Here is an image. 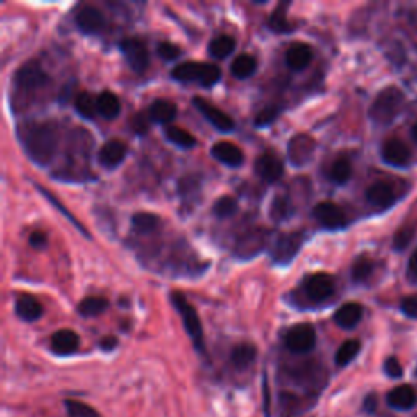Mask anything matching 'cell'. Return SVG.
<instances>
[{
  "mask_svg": "<svg viewBox=\"0 0 417 417\" xmlns=\"http://www.w3.org/2000/svg\"><path fill=\"white\" fill-rule=\"evenodd\" d=\"M26 153L37 165H48L58 150L59 134L53 123H26L18 128Z\"/></svg>",
  "mask_w": 417,
  "mask_h": 417,
  "instance_id": "6da1fadb",
  "label": "cell"
},
{
  "mask_svg": "<svg viewBox=\"0 0 417 417\" xmlns=\"http://www.w3.org/2000/svg\"><path fill=\"white\" fill-rule=\"evenodd\" d=\"M405 106V95L400 88L388 87L378 93L372 106H370L368 116L377 126L391 124Z\"/></svg>",
  "mask_w": 417,
  "mask_h": 417,
  "instance_id": "7a4b0ae2",
  "label": "cell"
},
{
  "mask_svg": "<svg viewBox=\"0 0 417 417\" xmlns=\"http://www.w3.org/2000/svg\"><path fill=\"white\" fill-rule=\"evenodd\" d=\"M171 77L178 82H198L203 87H210L220 80L222 72L215 64L182 62L171 70Z\"/></svg>",
  "mask_w": 417,
  "mask_h": 417,
  "instance_id": "3957f363",
  "label": "cell"
},
{
  "mask_svg": "<svg viewBox=\"0 0 417 417\" xmlns=\"http://www.w3.org/2000/svg\"><path fill=\"white\" fill-rule=\"evenodd\" d=\"M171 303L173 307L176 308L178 313H180L182 325L186 327V332L191 336L193 343L196 348H198L201 352L204 350V331H203V325H201L199 315L196 312V308L187 302L186 297L180 292H173L171 293Z\"/></svg>",
  "mask_w": 417,
  "mask_h": 417,
  "instance_id": "277c9868",
  "label": "cell"
},
{
  "mask_svg": "<svg viewBox=\"0 0 417 417\" xmlns=\"http://www.w3.org/2000/svg\"><path fill=\"white\" fill-rule=\"evenodd\" d=\"M316 344L315 327L308 323H300L290 327L285 334V346L293 354H307L313 350Z\"/></svg>",
  "mask_w": 417,
  "mask_h": 417,
  "instance_id": "5b68a950",
  "label": "cell"
},
{
  "mask_svg": "<svg viewBox=\"0 0 417 417\" xmlns=\"http://www.w3.org/2000/svg\"><path fill=\"white\" fill-rule=\"evenodd\" d=\"M121 51H123L129 67L133 69L134 72L142 74L144 70L148 67V49L142 40H139V37H126L123 43H121Z\"/></svg>",
  "mask_w": 417,
  "mask_h": 417,
  "instance_id": "8992f818",
  "label": "cell"
},
{
  "mask_svg": "<svg viewBox=\"0 0 417 417\" xmlns=\"http://www.w3.org/2000/svg\"><path fill=\"white\" fill-rule=\"evenodd\" d=\"M15 82L20 88L35 90V88L44 87L46 83H49V75L46 74V70L36 60H28L17 70Z\"/></svg>",
  "mask_w": 417,
  "mask_h": 417,
  "instance_id": "52a82bcc",
  "label": "cell"
},
{
  "mask_svg": "<svg viewBox=\"0 0 417 417\" xmlns=\"http://www.w3.org/2000/svg\"><path fill=\"white\" fill-rule=\"evenodd\" d=\"M313 217H315L323 227L327 228V230H339V228L346 227V223H348L344 210L337 204L330 203V201L316 204L315 207H313Z\"/></svg>",
  "mask_w": 417,
  "mask_h": 417,
  "instance_id": "ba28073f",
  "label": "cell"
},
{
  "mask_svg": "<svg viewBox=\"0 0 417 417\" xmlns=\"http://www.w3.org/2000/svg\"><path fill=\"white\" fill-rule=\"evenodd\" d=\"M193 105L215 129L220 130V133H230V130H233V128H235V123H233L227 112L219 110L217 106H214L212 103L204 100V98H199V96L194 98Z\"/></svg>",
  "mask_w": 417,
  "mask_h": 417,
  "instance_id": "9c48e42d",
  "label": "cell"
},
{
  "mask_svg": "<svg viewBox=\"0 0 417 417\" xmlns=\"http://www.w3.org/2000/svg\"><path fill=\"white\" fill-rule=\"evenodd\" d=\"M302 245V233H285V235H280L274 245L273 259L278 262V264H289V262L298 255Z\"/></svg>",
  "mask_w": 417,
  "mask_h": 417,
  "instance_id": "30bf717a",
  "label": "cell"
},
{
  "mask_svg": "<svg viewBox=\"0 0 417 417\" xmlns=\"http://www.w3.org/2000/svg\"><path fill=\"white\" fill-rule=\"evenodd\" d=\"M315 140L307 134H298L289 142L287 148V157L292 165L295 167H303L310 162L315 152Z\"/></svg>",
  "mask_w": 417,
  "mask_h": 417,
  "instance_id": "8fae6325",
  "label": "cell"
},
{
  "mask_svg": "<svg viewBox=\"0 0 417 417\" xmlns=\"http://www.w3.org/2000/svg\"><path fill=\"white\" fill-rule=\"evenodd\" d=\"M255 171L266 182H275L284 175V163L274 152H264L256 158Z\"/></svg>",
  "mask_w": 417,
  "mask_h": 417,
  "instance_id": "7c38bea8",
  "label": "cell"
},
{
  "mask_svg": "<svg viewBox=\"0 0 417 417\" xmlns=\"http://www.w3.org/2000/svg\"><path fill=\"white\" fill-rule=\"evenodd\" d=\"M266 243H268V232L262 230V228H256V230L248 232L246 235H243L240 240H238L235 246V255L241 257V259L253 257L259 251H262Z\"/></svg>",
  "mask_w": 417,
  "mask_h": 417,
  "instance_id": "4fadbf2b",
  "label": "cell"
},
{
  "mask_svg": "<svg viewBox=\"0 0 417 417\" xmlns=\"http://www.w3.org/2000/svg\"><path fill=\"white\" fill-rule=\"evenodd\" d=\"M305 293L313 302H323L334 293V280L330 274L318 273L305 280Z\"/></svg>",
  "mask_w": 417,
  "mask_h": 417,
  "instance_id": "5bb4252c",
  "label": "cell"
},
{
  "mask_svg": "<svg viewBox=\"0 0 417 417\" xmlns=\"http://www.w3.org/2000/svg\"><path fill=\"white\" fill-rule=\"evenodd\" d=\"M77 28L85 35H98L105 28V17L96 7L85 6L75 13Z\"/></svg>",
  "mask_w": 417,
  "mask_h": 417,
  "instance_id": "9a60e30c",
  "label": "cell"
},
{
  "mask_svg": "<svg viewBox=\"0 0 417 417\" xmlns=\"http://www.w3.org/2000/svg\"><path fill=\"white\" fill-rule=\"evenodd\" d=\"M382 158L388 165L396 168H405L411 162V150L407 148L405 142L398 139H390L383 144L382 147Z\"/></svg>",
  "mask_w": 417,
  "mask_h": 417,
  "instance_id": "2e32d148",
  "label": "cell"
},
{
  "mask_svg": "<svg viewBox=\"0 0 417 417\" xmlns=\"http://www.w3.org/2000/svg\"><path fill=\"white\" fill-rule=\"evenodd\" d=\"M212 157L215 160H219L223 165L232 167V168H238L245 160V155H243L241 148L238 145L228 142V140H220V142H215L212 150H210Z\"/></svg>",
  "mask_w": 417,
  "mask_h": 417,
  "instance_id": "e0dca14e",
  "label": "cell"
},
{
  "mask_svg": "<svg viewBox=\"0 0 417 417\" xmlns=\"http://www.w3.org/2000/svg\"><path fill=\"white\" fill-rule=\"evenodd\" d=\"M388 406L396 411H411L417 405V391L411 385H401L393 388L386 396Z\"/></svg>",
  "mask_w": 417,
  "mask_h": 417,
  "instance_id": "ac0fdd59",
  "label": "cell"
},
{
  "mask_svg": "<svg viewBox=\"0 0 417 417\" xmlns=\"http://www.w3.org/2000/svg\"><path fill=\"white\" fill-rule=\"evenodd\" d=\"M126 153H128V148H126L124 142H121V140H108L100 148L98 160L105 168H116L123 163Z\"/></svg>",
  "mask_w": 417,
  "mask_h": 417,
  "instance_id": "d6986e66",
  "label": "cell"
},
{
  "mask_svg": "<svg viewBox=\"0 0 417 417\" xmlns=\"http://www.w3.org/2000/svg\"><path fill=\"white\" fill-rule=\"evenodd\" d=\"M365 198L375 207H390V205L395 203L396 196H395V189H393V186L388 185V182H375L368 187L367 191H365Z\"/></svg>",
  "mask_w": 417,
  "mask_h": 417,
  "instance_id": "ffe728a7",
  "label": "cell"
},
{
  "mask_svg": "<svg viewBox=\"0 0 417 417\" xmlns=\"http://www.w3.org/2000/svg\"><path fill=\"white\" fill-rule=\"evenodd\" d=\"M80 337L72 330H60L51 337V348L59 355H70L78 349Z\"/></svg>",
  "mask_w": 417,
  "mask_h": 417,
  "instance_id": "44dd1931",
  "label": "cell"
},
{
  "mask_svg": "<svg viewBox=\"0 0 417 417\" xmlns=\"http://www.w3.org/2000/svg\"><path fill=\"white\" fill-rule=\"evenodd\" d=\"M313 59V51L305 43H295L285 53V64L292 70H303Z\"/></svg>",
  "mask_w": 417,
  "mask_h": 417,
  "instance_id": "7402d4cb",
  "label": "cell"
},
{
  "mask_svg": "<svg viewBox=\"0 0 417 417\" xmlns=\"http://www.w3.org/2000/svg\"><path fill=\"white\" fill-rule=\"evenodd\" d=\"M364 316V308L359 303H346L334 313V323L343 330H352Z\"/></svg>",
  "mask_w": 417,
  "mask_h": 417,
  "instance_id": "603a6c76",
  "label": "cell"
},
{
  "mask_svg": "<svg viewBox=\"0 0 417 417\" xmlns=\"http://www.w3.org/2000/svg\"><path fill=\"white\" fill-rule=\"evenodd\" d=\"M176 105L170 100H157L152 103L148 110V118L155 123L168 124L176 118Z\"/></svg>",
  "mask_w": 417,
  "mask_h": 417,
  "instance_id": "cb8c5ba5",
  "label": "cell"
},
{
  "mask_svg": "<svg viewBox=\"0 0 417 417\" xmlns=\"http://www.w3.org/2000/svg\"><path fill=\"white\" fill-rule=\"evenodd\" d=\"M96 105H98V112H100L105 119L118 118L121 112V103L118 100V96L111 92H103L101 95L96 98Z\"/></svg>",
  "mask_w": 417,
  "mask_h": 417,
  "instance_id": "d4e9b609",
  "label": "cell"
},
{
  "mask_svg": "<svg viewBox=\"0 0 417 417\" xmlns=\"http://www.w3.org/2000/svg\"><path fill=\"white\" fill-rule=\"evenodd\" d=\"M17 315L25 321H36L43 315V307L33 297H22L17 302Z\"/></svg>",
  "mask_w": 417,
  "mask_h": 417,
  "instance_id": "484cf974",
  "label": "cell"
},
{
  "mask_svg": "<svg viewBox=\"0 0 417 417\" xmlns=\"http://www.w3.org/2000/svg\"><path fill=\"white\" fill-rule=\"evenodd\" d=\"M256 355H257V350L253 344H238L232 350L230 360H232L233 367L243 370V368L250 367V365L255 362Z\"/></svg>",
  "mask_w": 417,
  "mask_h": 417,
  "instance_id": "4316f807",
  "label": "cell"
},
{
  "mask_svg": "<svg viewBox=\"0 0 417 417\" xmlns=\"http://www.w3.org/2000/svg\"><path fill=\"white\" fill-rule=\"evenodd\" d=\"M257 69V62L256 59L250 54H241L233 60L232 64V74L235 78H240V80H245V78L251 77L253 74L256 72Z\"/></svg>",
  "mask_w": 417,
  "mask_h": 417,
  "instance_id": "83f0119b",
  "label": "cell"
},
{
  "mask_svg": "<svg viewBox=\"0 0 417 417\" xmlns=\"http://www.w3.org/2000/svg\"><path fill=\"white\" fill-rule=\"evenodd\" d=\"M165 137L181 148H193L198 144V140H196L193 134L187 133L186 129L178 128V126H167Z\"/></svg>",
  "mask_w": 417,
  "mask_h": 417,
  "instance_id": "f1b7e54d",
  "label": "cell"
},
{
  "mask_svg": "<svg viewBox=\"0 0 417 417\" xmlns=\"http://www.w3.org/2000/svg\"><path fill=\"white\" fill-rule=\"evenodd\" d=\"M235 46H237V43L232 36H228V35L217 36L215 40L210 41L209 54L212 56V58L223 59L235 51Z\"/></svg>",
  "mask_w": 417,
  "mask_h": 417,
  "instance_id": "f546056e",
  "label": "cell"
},
{
  "mask_svg": "<svg viewBox=\"0 0 417 417\" xmlns=\"http://www.w3.org/2000/svg\"><path fill=\"white\" fill-rule=\"evenodd\" d=\"M108 308V300L103 297H87L83 298L78 305V313L82 316L90 318V316H98L101 315Z\"/></svg>",
  "mask_w": 417,
  "mask_h": 417,
  "instance_id": "4dcf8cb0",
  "label": "cell"
},
{
  "mask_svg": "<svg viewBox=\"0 0 417 417\" xmlns=\"http://www.w3.org/2000/svg\"><path fill=\"white\" fill-rule=\"evenodd\" d=\"M130 222H133V227H134L135 232L150 233L158 227V223H160V219H158L157 215L148 214V212H137V214L133 215Z\"/></svg>",
  "mask_w": 417,
  "mask_h": 417,
  "instance_id": "1f68e13d",
  "label": "cell"
},
{
  "mask_svg": "<svg viewBox=\"0 0 417 417\" xmlns=\"http://www.w3.org/2000/svg\"><path fill=\"white\" fill-rule=\"evenodd\" d=\"M360 352V343L357 339H349L337 349L336 352V365L339 367H346V365L352 362Z\"/></svg>",
  "mask_w": 417,
  "mask_h": 417,
  "instance_id": "d6a6232c",
  "label": "cell"
},
{
  "mask_svg": "<svg viewBox=\"0 0 417 417\" xmlns=\"http://www.w3.org/2000/svg\"><path fill=\"white\" fill-rule=\"evenodd\" d=\"M285 8H287V3H279L278 8L273 12V15L269 17L268 25L274 33H289L293 30L292 25H290L287 20V12H285Z\"/></svg>",
  "mask_w": 417,
  "mask_h": 417,
  "instance_id": "836d02e7",
  "label": "cell"
},
{
  "mask_svg": "<svg viewBox=\"0 0 417 417\" xmlns=\"http://www.w3.org/2000/svg\"><path fill=\"white\" fill-rule=\"evenodd\" d=\"M292 212V204H290L289 198H285V196H278V198H274L273 203H271L269 215L274 222H282V220L289 219Z\"/></svg>",
  "mask_w": 417,
  "mask_h": 417,
  "instance_id": "e575fe53",
  "label": "cell"
},
{
  "mask_svg": "<svg viewBox=\"0 0 417 417\" xmlns=\"http://www.w3.org/2000/svg\"><path fill=\"white\" fill-rule=\"evenodd\" d=\"M75 110H77L78 114L83 116L85 119H93L98 112L96 100L90 95V93L83 92L75 98Z\"/></svg>",
  "mask_w": 417,
  "mask_h": 417,
  "instance_id": "d590c367",
  "label": "cell"
},
{
  "mask_svg": "<svg viewBox=\"0 0 417 417\" xmlns=\"http://www.w3.org/2000/svg\"><path fill=\"white\" fill-rule=\"evenodd\" d=\"M350 176H352V165H350V162L346 160V158H337L330 170L331 181H334L336 185H344V182L350 180Z\"/></svg>",
  "mask_w": 417,
  "mask_h": 417,
  "instance_id": "8d00e7d4",
  "label": "cell"
},
{
  "mask_svg": "<svg viewBox=\"0 0 417 417\" xmlns=\"http://www.w3.org/2000/svg\"><path fill=\"white\" fill-rule=\"evenodd\" d=\"M36 187H37V191H40V193H41V194H44V198H46V199H48V201H49V203L54 205V207H58V210H59V212H60V214H62V215H64V217H67V219H69V222H70V223H72L75 228H78V230H80V232L83 233V235H85V237H88V232L85 230V227H83V225H82L80 222H77V219H75V217H74V215L69 212V210H67V207H64V205L59 203V201H58V198H56V196H54L53 193H49V191H48V189H44V187H41V186H36Z\"/></svg>",
  "mask_w": 417,
  "mask_h": 417,
  "instance_id": "74e56055",
  "label": "cell"
},
{
  "mask_svg": "<svg viewBox=\"0 0 417 417\" xmlns=\"http://www.w3.org/2000/svg\"><path fill=\"white\" fill-rule=\"evenodd\" d=\"M65 409L69 417H101L96 409L77 400H65Z\"/></svg>",
  "mask_w": 417,
  "mask_h": 417,
  "instance_id": "f35d334b",
  "label": "cell"
},
{
  "mask_svg": "<svg viewBox=\"0 0 417 417\" xmlns=\"http://www.w3.org/2000/svg\"><path fill=\"white\" fill-rule=\"evenodd\" d=\"M417 227L416 225H405V227L400 228V230L396 232L395 240H393V248H395L396 251H405L407 246L411 245L412 238L416 235Z\"/></svg>",
  "mask_w": 417,
  "mask_h": 417,
  "instance_id": "ab89813d",
  "label": "cell"
},
{
  "mask_svg": "<svg viewBox=\"0 0 417 417\" xmlns=\"http://www.w3.org/2000/svg\"><path fill=\"white\" fill-rule=\"evenodd\" d=\"M237 201L230 198V196H223V198H220L215 201L214 204V214L217 215L219 219H227V217H232L233 214L237 212Z\"/></svg>",
  "mask_w": 417,
  "mask_h": 417,
  "instance_id": "60d3db41",
  "label": "cell"
},
{
  "mask_svg": "<svg viewBox=\"0 0 417 417\" xmlns=\"http://www.w3.org/2000/svg\"><path fill=\"white\" fill-rule=\"evenodd\" d=\"M373 273V264L368 259H365V257H360L354 262L352 266V280L357 284H362L365 280L370 279V275Z\"/></svg>",
  "mask_w": 417,
  "mask_h": 417,
  "instance_id": "b9f144b4",
  "label": "cell"
},
{
  "mask_svg": "<svg viewBox=\"0 0 417 417\" xmlns=\"http://www.w3.org/2000/svg\"><path fill=\"white\" fill-rule=\"evenodd\" d=\"M278 114H279V108H275V106L266 108V110L257 112L255 124L261 126V128H264V126H269L271 123H274L275 118H278Z\"/></svg>",
  "mask_w": 417,
  "mask_h": 417,
  "instance_id": "7bdbcfd3",
  "label": "cell"
},
{
  "mask_svg": "<svg viewBox=\"0 0 417 417\" xmlns=\"http://www.w3.org/2000/svg\"><path fill=\"white\" fill-rule=\"evenodd\" d=\"M157 54L160 56L163 60H173V59L180 58L181 49L173 43H160L157 48Z\"/></svg>",
  "mask_w": 417,
  "mask_h": 417,
  "instance_id": "ee69618b",
  "label": "cell"
},
{
  "mask_svg": "<svg viewBox=\"0 0 417 417\" xmlns=\"http://www.w3.org/2000/svg\"><path fill=\"white\" fill-rule=\"evenodd\" d=\"M401 312L407 318L417 320V295H409V297L401 300Z\"/></svg>",
  "mask_w": 417,
  "mask_h": 417,
  "instance_id": "f6af8a7d",
  "label": "cell"
},
{
  "mask_svg": "<svg viewBox=\"0 0 417 417\" xmlns=\"http://www.w3.org/2000/svg\"><path fill=\"white\" fill-rule=\"evenodd\" d=\"M130 126H133V129L137 134H147V130L150 128V118L142 114V112H139V114H135L133 118V123H130Z\"/></svg>",
  "mask_w": 417,
  "mask_h": 417,
  "instance_id": "bcb514c9",
  "label": "cell"
},
{
  "mask_svg": "<svg viewBox=\"0 0 417 417\" xmlns=\"http://www.w3.org/2000/svg\"><path fill=\"white\" fill-rule=\"evenodd\" d=\"M385 372L390 378H401L402 377V367H401V364L398 362L396 357L386 359Z\"/></svg>",
  "mask_w": 417,
  "mask_h": 417,
  "instance_id": "7dc6e473",
  "label": "cell"
},
{
  "mask_svg": "<svg viewBox=\"0 0 417 417\" xmlns=\"http://www.w3.org/2000/svg\"><path fill=\"white\" fill-rule=\"evenodd\" d=\"M30 245L36 250H43L48 245V235L44 232H33L30 235Z\"/></svg>",
  "mask_w": 417,
  "mask_h": 417,
  "instance_id": "c3c4849f",
  "label": "cell"
},
{
  "mask_svg": "<svg viewBox=\"0 0 417 417\" xmlns=\"http://www.w3.org/2000/svg\"><path fill=\"white\" fill-rule=\"evenodd\" d=\"M407 279H409V282L417 285V248L411 255L409 262H407Z\"/></svg>",
  "mask_w": 417,
  "mask_h": 417,
  "instance_id": "681fc988",
  "label": "cell"
},
{
  "mask_svg": "<svg viewBox=\"0 0 417 417\" xmlns=\"http://www.w3.org/2000/svg\"><path fill=\"white\" fill-rule=\"evenodd\" d=\"M118 346V339H116L114 336H108V337H103L101 343H100V348L103 350H112Z\"/></svg>",
  "mask_w": 417,
  "mask_h": 417,
  "instance_id": "f907efd6",
  "label": "cell"
},
{
  "mask_svg": "<svg viewBox=\"0 0 417 417\" xmlns=\"http://www.w3.org/2000/svg\"><path fill=\"white\" fill-rule=\"evenodd\" d=\"M365 405H367V409L368 411H373L375 409V398L373 396H368L367 398V402H365Z\"/></svg>",
  "mask_w": 417,
  "mask_h": 417,
  "instance_id": "816d5d0a",
  "label": "cell"
},
{
  "mask_svg": "<svg viewBox=\"0 0 417 417\" xmlns=\"http://www.w3.org/2000/svg\"><path fill=\"white\" fill-rule=\"evenodd\" d=\"M412 139H414V142L417 144V124L412 128Z\"/></svg>",
  "mask_w": 417,
  "mask_h": 417,
  "instance_id": "f5cc1de1",
  "label": "cell"
},
{
  "mask_svg": "<svg viewBox=\"0 0 417 417\" xmlns=\"http://www.w3.org/2000/svg\"><path fill=\"white\" fill-rule=\"evenodd\" d=\"M416 375H417V370H416Z\"/></svg>",
  "mask_w": 417,
  "mask_h": 417,
  "instance_id": "db71d44e",
  "label": "cell"
}]
</instances>
